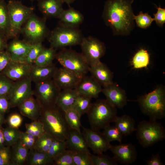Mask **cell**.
Masks as SVG:
<instances>
[{
    "instance_id": "6da1fadb",
    "label": "cell",
    "mask_w": 165,
    "mask_h": 165,
    "mask_svg": "<svg viewBox=\"0 0 165 165\" xmlns=\"http://www.w3.org/2000/svg\"><path fill=\"white\" fill-rule=\"evenodd\" d=\"M134 0H107L102 17L115 35H127L134 28L131 5Z\"/></svg>"
},
{
    "instance_id": "7a4b0ae2",
    "label": "cell",
    "mask_w": 165,
    "mask_h": 165,
    "mask_svg": "<svg viewBox=\"0 0 165 165\" xmlns=\"http://www.w3.org/2000/svg\"><path fill=\"white\" fill-rule=\"evenodd\" d=\"M38 119L42 123L45 132L54 139L66 140L71 129L66 121L64 112L56 105L42 107Z\"/></svg>"
},
{
    "instance_id": "3957f363",
    "label": "cell",
    "mask_w": 165,
    "mask_h": 165,
    "mask_svg": "<svg viewBox=\"0 0 165 165\" xmlns=\"http://www.w3.org/2000/svg\"><path fill=\"white\" fill-rule=\"evenodd\" d=\"M91 129L99 130L114 122L116 118V108L106 100L98 99L92 103L86 113Z\"/></svg>"
},
{
    "instance_id": "277c9868",
    "label": "cell",
    "mask_w": 165,
    "mask_h": 165,
    "mask_svg": "<svg viewBox=\"0 0 165 165\" xmlns=\"http://www.w3.org/2000/svg\"><path fill=\"white\" fill-rule=\"evenodd\" d=\"M142 112L150 119L156 120L165 117V91L159 86L152 91L140 97L137 100Z\"/></svg>"
},
{
    "instance_id": "5b68a950",
    "label": "cell",
    "mask_w": 165,
    "mask_h": 165,
    "mask_svg": "<svg viewBox=\"0 0 165 165\" xmlns=\"http://www.w3.org/2000/svg\"><path fill=\"white\" fill-rule=\"evenodd\" d=\"M137 138L144 148H147L165 138V130L156 120H142L139 123L136 129Z\"/></svg>"
},
{
    "instance_id": "8992f818",
    "label": "cell",
    "mask_w": 165,
    "mask_h": 165,
    "mask_svg": "<svg viewBox=\"0 0 165 165\" xmlns=\"http://www.w3.org/2000/svg\"><path fill=\"white\" fill-rule=\"evenodd\" d=\"M7 4L10 22L9 38H16L23 25L33 13L34 8L24 5L19 0H9Z\"/></svg>"
},
{
    "instance_id": "52a82bcc",
    "label": "cell",
    "mask_w": 165,
    "mask_h": 165,
    "mask_svg": "<svg viewBox=\"0 0 165 165\" xmlns=\"http://www.w3.org/2000/svg\"><path fill=\"white\" fill-rule=\"evenodd\" d=\"M55 58L62 67L81 78L89 72L90 66L82 55L72 50L63 48L57 53Z\"/></svg>"
},
{
    "instance_id": "ba28073f",
    "label": "cell",
    "mask_w": 165,
    "mask_h": 165,
    "mask_svg": "<svg viewBox=\"0 0 165 165\" xmlns=\"http://www.w3.org/2000/svg\"><path fill=\"white\" fill-rule=\"evenodd\" d=\"M83 37L78 28L61 25L51 33L48 40L51 47L55 49L80 45Z\"/></svg>"
},
{
    "instance_id": "9c48e42d",
    "label": "cell",
    "mask_w": 165,
    "mask_h": 165,
    "mask_svg": "<svg viewBox=\"0 0 165 165\" xmlns=\"http://www.w3.org/2000/svg\"><path fill=\"white\" fill-rule=\"evenodd\" d=\"M24 41L32 45L42 42L48 35L45 21L33 13L23 25L20 33Z\"/></svg>"
},
{
    "instance_id": "30bf717a",
    "label": "cell",
    "mask_w": 165,
    "mask_h": 165,
    "mask_svg": "<svg viewBox=\"0 0 165 165\" xmlns=\"http://www.w3.org/2000/svg\"><path fill=\"white\" fill-rule=\"evenodd\" d=\"M33 96L42 107L56 105L57 97L61 90L52 79L35 83Z\"/></svg>"
},
{
    "instance_id": "8fae6325",
    "label": "cell",
    "mask_w": 165,
    "mask_h": 165,
    "mask_svg": "<svg viewBox=\"0 0 165 165\" xmlns=\"http://www.w3.org/2000/svg\"><path fill=\"white\" fill-rule=\"evenodd\" d=\"M81 53L90 67L101 61L104 55L106 47L105 44L97 38L92 36L83 37L80 44Z\"/></svg>"
},
{
    "instance_id": "7c38bea8",
    "label": "cell",
    "mask_w": 165,
    "mask_h": 165,
    "mask_svg": "<svg viewBox=\"0 0 165 165\" xmlns=\"http://www.w3.org/2000/svg\"><path fill=\"white\" fill-rule=\"evenodd\" d=\"M31 82L29 77L14 82L7 95L11 108L17 107L26 99L33 95Z\"/></svg>"
},
{
    "instance_id": "4fadbf2b",
    "label": "cell",
    "mask_w": 165,
    "mask_h": 165,
    "mask_svg": "<svg viewBox=\"0 0 165 165\" xmlns=\"http://www.w3.org/2000/svg\"><path fill=\"white\" fill-rule=\"evenodd\" d=\"M82 128V134L88 148L94 154L102 153L109 149L112 145L103 133L83 127Z\"/></svg>"
},
{
    "instance_id": "5bb4252c",
    "label": "cell",
    "mask_w": 165,
    "mask_h": 165,
    "mask_svg": "<svg viewBox=\"0 0 165 165\" xmlns=\"http://www.w3.org/2000/svg\"><path fill=\"white\" fill-rule=\"evenodd\" d=\"M113 154V157L119 163L128 165L134 163L137 157V152L135 146L131 143L112 145L109 149Z\"/></svg>"
},
{
    "instance_id": "9a60e30c",
    "label": "cell",
    "mask_w": 165,
    "mask_h": 165,
    "mask_svg": "<svg viewBox=\"0 0 165 165\" xmlns=\"http://www.w3.org/2000/svg\"><path fill=\"white\" fill-rule=\"evenodd\" d=\"M81 79L73 72L63 67L57 68L52 78L61 90L75 89Z\"/></svg>"
},
{
    "instance_id": "2e32d148",
    "label": "cell",
    "mask_w": 165,
    "mask_h": 165,
    "mask_svg": "<svg viewBox=\"0 0 165 165\" xmlns=\"http://www.w3.org/2000/svg\"><path fill=\"white\" fill-rule=\"evenodd\" d=\"M101 92L108 102L116 108H122L127 104V96L125 90L116 83L113 82L103 87Z\"/></svg>"
},
{
    "instance_id": "e0dca14e",
    "label": "cell",
    "mask_w": 165,
    "mask_h": 165,
    "mask_svg": "<svg viewBox=\"0 0 165 165\" xmlns=\"http://www.w3.org/2000/svg\"><path fill=\"white\" fill-rule=\"evenodd\" d=\"M31 65L11 60L0 73L15 82L29 77Z\"/></svg>"
},
{
    "instance_id": "ac0fdd59",
    "label": "cell",
    "mask_w": 165,
    "mask_h": 165,
    "mask_svg": "<svg viewBox=\"0 0 165 165\" xmlns=\"http://www.w3.org/2000/svg\"><path fill=\"white\" fill-rule=\"evenodd\" d=\"M78 93L91 98H97L102 92V86L91 76H85L81 79L75 88Z\"/></svg>"
},
{
    "instance_id": "d6986e66",
    "label": "cell",
    "mask_w": 165,
    "mask_h": 165,
    "mask_svg": "<svg viewBox=\"0 0 165 165\" xmlns=\"http://www.w3.org/2000/svg\"><path fill=\"white\" fill-rule=\"evenodd\" d=\"M31 45L17 38L8 43L6 50L9 54L11 60L23 62Z\"/></svg>"
},
{
    "instance_id": "ffe728a7",
    "label": "cell",
    "mask_w": 165,
    "mask_h": 165,
    "mask_svg": "<svg viewBox=\"0 0 165 165\" xmlns=\"http://www.w3.org/2000/svg\"><path fill=\"white\" fill-rule=\"evenodd\" d=\"M17 107L20 113L22 116L28 118L32 121L38 119L42 108L33 95L24 101Z\"/></svg>"
},
{
    "instance_id": "44dd1931",
    "label": "cell",
    "mask_w": 165,
    "mask_h": 165,
    "mask_svg": "<svg viewBox=\"0 0 165 165\" xmlns=\"http://www.w3.org/2000/svg\"><path fill=\"white\" fill-rule=\"evenodd\" d=\"M89 72L91 76L101 86L104 87L113 82V72L106 64L101 62L90 66Z\"/></svg>"
},
{
    "instance_id": "7402d4cb",
    "label": "cell",
    "mask_w": 165,
    "mask_h": 165,
    "mask_svg": "<svg viewBox=\"0 0 165 165\" xmlns=\"http://www.w3.org/2000/svg\"><path fill=\"white\" fill-rule=\"evenodd\" d=\"M58 18L60 25L71 28H78L84 20L82 14L72 7L64 9Z\"/></svg>"
},
{
    "instance_id": "603a6c76",
    "label": "cell",
    "mask_w": 165,
    "mask_h": 165,
    "mask_svg": "<svg viewBox=\"0 0 165 165\" xmlns=\"http://www.w3.org/2000/svg\"><path fill=\"white\" fill-rule=\"evenodd\" d=\"M65 141L67 149L74 152L90 153L85 139L81 132L71 129Z\"/></svg>"
},
{
    "instance_id": "cb8c5ba5",
    "label": "cell",
    "mask_w": 165,
    "mask_h": 165,
    "mask_svg": "<svg viewBox=\"0 0 165 165\" xmlns=\"http://www.w3.org/2000/svg\"><path fill=\"white\" fill-rule=\"evenodd\" d=\"M64 3L62 0H39L38 6L46 16L58 18L64 10Z\"/></svg>"
},
{
    "instance_id": "d4e9b609",
    "label": "cell",
    "mask_w": 165,
    "mask_h": 165,
    "mask_svg": "<svg viewBox=\"0 0 165 165\" xmlns=\"http://www.w3.org/2000/svg\"><path fill=\"white\" fill-rule=\"evenodd\" d=\"M57 68L56 65L53 64L46 67L31 65L29 78L35 83L52 79Z\"/></svg>"
},
{
    "instance_id": "484cf974",
    "label": "cell",
    "mask_w": 165,
    "mask_h": 165,
    "mask_svg": "<svg viewBox=\"0 0 165 165\" xmlns=\"http://www.w3.org/2000/svg\"><path fill=\"white\" fill-rule=\"evenodd\" d=\"M78 94L75 89L61 90L57 98L56 105L65 112L72 108Z\"/></svg>"
},
{
    "instance_id": "4316f807",
    "label": "cell",
    "mask_w": 165,
    "mask_h": 165,
    "mask_svg": "<svg viewBox=\"0 0 165 165\" xmlns=\"http://www.w3.org/2000/svg\"><path fill=\"white\" fill-rule=\"evenodd\" d=\"M29 151L22 146L20 140L10 147V165H25Z\"/></svg>"
},
{
    "instance_id": "83f0119b",
    "label": "cell",
    "mask_w": 165,
    "mask_h": 165,
    "mask_svg": "<svg viewBox=\"0 0 165 165\" xmlns=\"http://www.w3.org/2000/svg\"><path fill=\"white\" fill-rule=\"evenodd\" d=\"M53 159L47 152H39L33 148L29 150L25 165H53Z\"/></svg>"
},
{
    "instance_id": "f1b7e54d",
    "label": "cell",
    "mask_w": 165,
    "mask_h": 165,
    "mask_svg": "<svg viewBox=\"0 0 165 165\" xmlns=\"http://www.w3.org/2000/svg\"><path fill=\"white\" fill-rule=\"evenodd\" d=\"M114 123L123 135H128L136 130L135 120L129 116H117Z\"/></svg>"
},
{
    "instance_id": "f546056e",
    "label": "cell",
    "mask_w": 165,
    "mask_h": 165,
    "mask_svg": "<svg viewBox=\"0 0 165 165\" xmlns=\"http://www.w3.org/2000/svg\"><path fill=\"white\" fill-rule=\"evenodd\" d=\"M57 53L56 49L51 47L44 48L41 52L33 64L39 67H46L53 64Z\"/></svg>"
},
{
    "instance_id": "4dcf8cb0",
    "label": "cell",
    "mask_w": 165,
    "mask_h": 165,
    "mask_svg": "<svg viewBox=\"0 0 165 165\" xmlns=\"http://www.w3.org/2000/svg\"><path fill=\"white\" fill-rule=\"evenodd\" d=\"M10 22L7 3L5 1H0V32L9 38Z\"/></svg>"
},
{
    "instance_id": "1f68e13d",
    "label": "cell",
    "mask_w": 165,
    "mask_h": 165,
    "mask_svg": "<svg viewBox=\"0 0 165 165\" xmlns=\"http://www.w3.org/2000/svg\"><path fill=\"white\" fill-rule=\"evenodd\" d=\"M92 98L79 94L74 102L72 108L77 111L82 116L86 114L92 105Z\"/></svg>"
},
{
    "instance_id": "d6a6232c",
    "label": "cell",
    "mask_w": 165,
    "mask_h": 165,
    "mask_svg": "<svg viewBox=\"0 0 165 165\" xmlns=\"http://www.w3.org/2000/svg\"><path fill=\"white\" fill-rule=\"evenodd\" d=\"M149 55L147 50L141 49L134 55L132 63L134 68L140 69L146 67L149 64Z\"/></svg>"
},
{
    "instance_id": "836d02e7",
    "label": "cell",
    "mask_w": 165,
    "mask_h": 165,
    "mask_svg": "<svg viewBox=\"0 0 165 165\" xmlns=\"http://www.w3.org/2000/svg\"><path fill=\"white\" fill-rule=\"evenodd\" d=\"M67 122L71 129L75 130L79 132H81V116L76 110L73 108H70L64 112Z\"/></svg>"
},
{
    "instance_id": "e575fe53",
    "label": "cell",
    "mask_w": 165,
    "mask_h": 165,
    "mask_svg": "<svg viewBox=\"0 0 165 165\" xmlns=\"http://www.w3.org/2000/svg\"><path fill=\"white\" fill-rule=\"evenodd\" d=\"M21 131L19 129L8 126L3 129V133L6 146L11 147L20 140Z\"/></svg>"
},
{
    "instance_id": "d590c367",
    "label": "cell",
    "mask_w": 165,
    "mask_h": 165,
    "mask_svg": "<svg viewBox=\"0 0 165 165\" xmlns=\"http://www.w3.org/2000/svg\"><path fill=\"white\" fill-rule=\"evenodd\" d=\"M53 139L51 135L45 132L37 138L34 148L40 152L47 153Z\"/></svg>"
},
{
    "instance_id": "8d00e7d4",
    "label": "cell",
    "mask_w": 165,
    "mask_h": 165,
    "mask_svg": "<svg viewBox=\"0 0 165 165\" xmlns=\"http://www.w3.org/2000/svg\"><path fill=\"white\" fill-rule=\"evenodd\" d=\"M44 48L42 42L31 45V47L23 62L30 65L33 64Z\"/></svg>"
},
{
    "instance_id": "74e56055",
    "label": "cell",
    "mask_w": 165,
    "mask_h": 165,
    "mask_svg": "<svg viewBox=\"0 0 165 165\" xmlns=\"http://www.w3.org/2000/svg\"><path fill=\"white\" fill-rule=\"evenodd\" d=\"M26 132L38 138L45 132L42 123L38 119L25 124Z\"/></svg>"
},
{
    "instance_id": "f35d334b",
    "label": "cell",
    "mask_w": 165,
    "mask_h": 165,
    "mask_svg": "<svg viewBox=\"0 0 165 165\" xmlns=\"http://www.w3.org/2000/svg\"><path fill=\"white\" fill-rule=\"evenodd\" d=\"M103 129L102 133L109 142L117 141L121 143L123 135L115 125L111 126L110 125Z\"/></svg>"
},
{
    "instance_id": "ab89813d",
    "label": "cell",
    "mask_w": 165,
    "mask_h": 165,
    "mask_svg": "<svg viewBox=\"0 0 165 165\" xmlns=\"http://www.w3.org/2000/svg\"><path fill=\"white\" fill-rule=\"evenodd\" d=\"M73 152L66 149L53 159V165H74Z\"/></svg>"
},
{
    "instance_id": "60d3db41",
    "label": "cell",
    "mask_w": 165,
    "mask_h": 165,
    "mask_svg": "<svg viewBox=\"0 0 165 165\" xmlns=\"http://www.w3.org/2000/svg\"><path fill=\"white\" fill-rule=\"evenodd\" d=\"M93 165H117V161L113 157H110L103 153L96 155L90 154Z\"/></svg>"
},
{
    "instance_id": "b9f144b4",
    "label": "cell",
    "mask_w": 165,
    "mask_h": 165,
    "mask_svg": "<svg viewBox=\"0 0 165 165\" xmlns=\"http://www.w3.org/2000/svg\"><path fill=\"white\" fill-rule=\"evenodd\" d=\"M67 149L65 141L54 139L47 153L53 159Z\"/></svg>"
},
{
    "instance_id": "7bdbcfd3",
    "label": "cell",
    "mask_w": 165,
    "mask_h": 165,
    "mask_svg": "<svg viewBox=\"0 0 165 165\" xmlns=\"http://www.w3.org/2000/svg\"><path fill=\"white\" fill-rule=\"evenodd\" d=\"M134 20L137 25L142 29H146L154 21L153 18L147 13H143L141 11L139 14L134 15Z\"/></svg>"
},
{
    "instance_id": "ee69618b",
    "label": "cell",
    "mask_w": 165,
    "mask_h": 165,
    "mask_svg": "<svg viewBox=\"0 0 165 165\" xmlns=\"http://www.w3.org/2000/svg\"><path fill=\"white\" fill-rule=\"evenodd\" d=\"M73 152L74 165H93L90 156L91 153Z\"/></svg>"
},
{
    "instance_id": "f6af8a7d",
    "label": "cell",
    "mask_w": 165,
    "mask_h": 165,
    "mask_svg": "<svg viewBox=\"0 0 165 165\" xmlns=\"http://www.w3.org/2000/svg\"><path fill=\"white\" fill-rule=\"evenodd\" d=\"M37 138L26 131H21L19 140L22 146L29 150L34 148Z\"/></svg>"
},
{
    "instance_id": "bcb514c9",
    "label": "cell",
    "mask_w": 165,
    "mask_h": 165,
    "mask_svg": "<svg viewBox=\"0 0 165 165\" xmlns=\"http://www.w3.org/2000/svg\"><path fill=\"white\" fill-rule=\"evenodd\" d=\"M14 81L0 73V95H8Z\"/></svg>"
},
{
    "instance_id": "7dc6e473",
    "label": "cell",
    "mask_w": 165,
    "mask_h": 165,
    "mask_svg": "<svg viewBox=\"0 0 165 165\" xmlns=\"http://www.w3.org/2000/svg\"><path fill=\"white\" fill-rule=\"evenodd\" d=\"M23 118L21 116L17 113L11 114L6 120V123L8 126L15 128L19 129L22 122Z\"/></svg>"
},
{
    "instance_id": "c3c4849f",
    "label": "cell",
    "mask_w": 165,
    "mask_h": 165,
    "mask_svg": "<svg viewBox=\"0 0 165 165\" xmlns=\"http://www.w3.org/2000/svg\"><path fill=\"white\" fill-rule=\"evenodd\" d=\"M10 147L0 148V165H10Z\"/></svg>"
},
{
    "instance_id": "681fc988",
    "label": "cell",
    "mask_w": 165,
    "mask_h": 165,
    "mask_svg": "<svg viewBox=\"0 0 165 165\" xmlns=\"http://www.w3.org/2000/svg\"><path fill=\"white\" fill-rule=\"evenodd\" d=\"M157 12L153 14L154 21L159 26L162 27L165 23V9L157 7Z\"/></svg>"
},
{
    "instance_id": "f907efd6",
    "label": "cell",
    "mask_w": 165,
    "mask_h": 165,
    "mask_svg": "<svg viewBox=\"0 0 165 165\" xmlns=\"http://www.w3.org/2000/svg\"><path fill=\"white\" fill-rule=\"evenodd\" d=\"M11 108L7 95H0V113L4 115Z\"/></svg>"
},
{
    "instance_id": "816d5d0a",
    "label": "cell",
    "mask_w": 165,
    "mask_h": 165,
    "mask_svg": "<svg viewBox=\"0 0 165 165\" xmlns=\"http://www.w3.org/2000/svg\"><path fill=\"white\" fill-rule=\"evenodd\" d=\"M11 60L10 54L6 50L0 52V73Z\"/></svg>"
},
{
    "instance_id": "f5cc1de1",
    "label": "cell",
    "mask_w": 165,
    "mask_h": 165,
    "mask_svg": "<svg viewBox=\"0 0 165 165\" xmlns=\"http://www.w3.org/2000/svg\"><path fill=\"white\" fill-rule=\"evenodd\" d=\"M147 165H163L160 157L158 154L152 155L151 158L146 161Z\"/></svg>"
},
{
    "instance_id": "db71d44e",
    "label": "cell",
    "mask_w": 165,
    "mask_h": 165,
    "mask_svg": "<svg viewBox=\"0 0 165 165\" xmlns=\"http://www.w3.org/2000/svg\"><path fill=\"white\" fill-rule=\"evenodd\" d=\"M8 38L4 34L0 32V52L6 50L8 44Z\"/></svg>"
},
{
    "instance_id": "11a10c76",
    "label": "cell",
    "mask_w": 165,
    "mask_h": 165,
    "mask_svg": "<svg viewBox=\"0 0 165 165\" xmlns=\"http://www.w3.org/2000/svg\"><path fill=\"white\" fill-rule=\"evenodd\" d=\"M3 129L2 127H0V148L6 146L3 135Z\"/></svg>"
},
{
    "instance_id": "9f6ffc18",
    "label": "cell",
    "mask_w": 165,
    "mask_h": 165,
    "mask_svg": "<svg viewBox=\"0 0 165 165\" xmlns=\"http://www.w3.org/2000/svg\"><path fill=\"white\" fill-rule=\"evenodd\" d=\"M6 123V120L5 119L4 115L0 113V127Z\"/></svg>"
},
{
    "instance_id": "6f0895ef",
    "label": "cell",
    "mask_w": 165,
    "mask_h": 165,
    "mask_svg": "<svg viewBox=\"0 0 165 165\" xmlns=\"http://www.w3.org/2000/svg\"><path fill=\"white\" fill-rule=\"evenodd\" d=\"M64 3H65L68 6H70V4L73 3L76 0H62Z\"/></svg>"
},
{
    "instance_id": "680465c9",
    "label": "cell",
    "mask_w": 165,
    "mask_h": 165,
    "mask_svg": "<svg viewBox=\"0 0 165 165\" xmlns=\"http://www.w3.org/2000/svg\"><path fill=\"white\" fill-rule=\"evenodd\" d=\"M31 0V1L37 0V1H38L39 0Z\"/></svg>"
},
{
    "instance_id": "91938a15",
    "label": "cell",
    "mask_w": 165,
    "mask_h": 165,
    "mask_svg": "<svg viewBox=\"0 0 165 165\" xmlns=\"http://www.w3.org/2000/svg\"><path fill=\"white\" fill-rule=\"evenodd\" d=\"M5 1V0H0V1Z\"/></svg>"
}]
</instances>
